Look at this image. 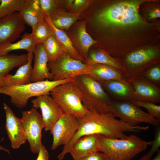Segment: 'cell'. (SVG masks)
Returning a JSON list of instances; mask_svg holds the SVG:
<instances>
[{
    "label": "cell",
    "instance_id": "74e56055",
    "mask_svg": "<svg viewBox=\"0 0 160 160\" xmlns=\"http://www.w3.org/2000/svg\"><path fill=\"white\" fill-rule=\"evenodd\" d=\"M160 16V10L159 9H156L149 13L148 17L149 19H153L159 17Z\"/></svg>",
    "mask_w": 160,
    "mask_h": 160
},
{
    "label": "cell",
    "instance_id": "e575fe53",
    "mask_svg": "<svg viewBox=\"0 0 160 160\" xmlns=\"http://www.w3.org/2000/svg\"><path fill=\"white\" fill-rule=\"evenodd\" d=\"M155 137L153 141H152V147L146 154L151 158L153 154L159 150L160 146V126L155 127Z\"/></svg>",
    "mask_w": 160,
    "mask_h": 160
},
{
    "label": "cell",
    "instance_id": "6da1fadb",
    "mask_svg": "<svg viewBox=\"0 0 160 160\" xmlns=\"http://www.w3.org/2000/svg\"><path fill=\"white\" fill-rule=\"evenodd\" d=\"M79 121L78 130L70 142L63 146L62 152L57 156L59 160H62L69 153L75 142L84 136L97 135L108 138L121 139L127 136L125 132H138L149 129L148 126H131L116 119L111 113L101 114L95 111H89L84 117L79 119Z\"/></svg>",
    "mask_w": 160,
    "mask_h": 160
},
{
    "label": "cell",
    "instance_id": "d590c367",
    "mask_svg": "<svg viewBox=\"0 0 160 160\" xmlns=\"http://www.w3.org/2000/svg\"><path fill=\"white\" fill-rule=\"evenodd\" d=\"M76 160H108L106 156L103 153L96 152Z\"/></svg>",
    "mask_w": 160,
    "mask_h": 160
},
{
    "label": "cell",
    "instance_id": "30bf717a",
    "mask_svg": "<svg viewBox=\"0 0 160 160\" xmlns=\"http://www.w3.org/2000/svg\"><path fill=\"white\" fill-rule=\"evenodd\" d=\"M32 152L38 153L42 144L41 132L44 125L41 115L34 108L24 111L20 119Z\"/></svg>",
    "mask_w": 160,
    "mask_h": 160
},
{
    "label": "cell",
    "instance_id": "5b68a950",
    "mask_svg": "<svg viewBox=\"0 0 160 160\" xmlns=\"http://www.w3.org/2000/svg\"><path fill=\"white\" fill-rule=\"evenodd\" d=\"M73 79L72 78L58 81L46 79L21 85L0 87V94L9 96L12 105L17 108H23L26 105L31 97L49 95L56 87Z\"/></svg>",
    "mask_w": 160,
    "mask_h": 160
},
{
    "label": "cell",
    "instance_id": "83f0119b",
    "mask_svg": "<svg viewBox=\"0 0 160 160\" xmlns=\"http://www.w3.org/2000/svg\"><path fill=\"white\" fill-rule=\"evenodd\" d=\"M47 55L49 62H54L65 52L59 41L53 34L48 37L42 43Z\"/></svg>",
    "mask_w": 160,
    "mask_h": 160
},
{
    "label": "cell",
    "instance_id": "f35d334b",
    "mask_svg": "<svg viewBox=\"0 0 160 160\" xmlns=\"http://www.w3.org/2000/svg\"><path fill=\"white\" fill-rule=\"evenodd\" d=\"M157 153L155 157L152 159L150 158L146 153L139 160H160V151L159 150L157 151Z\"/></svg>",
    "mask_w": 160,
    "mask_h": 160
},
{
    "label": "cell",
    "instance_id": "4fadbf2b",
    "mask_svg": "<svg viewBox=\"0 0 160 160\" xmlns=\"http://www.w3.org/2000/svg\"><path fill=\"white\" fill-rule=\"evenodd\" d=\"M25 24L19 12L0 18V45L16 40L25 30Z\"/></svg>",
    "mask_w": 160,
    "mask_h": 160
},
{
    "label": "cell",
    "instance_id": "277c9868",
    "mask_svg": "<svg viewBox=\"0 0 160 160\" xmlns=\"http://www.w3.org/2000/svg\"><path fill=\"white\" fill-rule=\"evenodd\" d=\"M145 1H122L105 8L96 15L100 24L105 26H126L142 23L139 6Z\"/></svg>",
    "mask_w": 160,
    "mask_h": 160
},
{
    "label": "cell",
    "instance_id": "f546056e",
    "mask_svg": "<svg viewBox=\"0 0 160 160\" xmlns=\"http://www.w3.org/2000/svg\"><path fill=\"white\" fill-rule=\"evenodd\" d=\"M25 0H1L0 19L16 12H19Z\"/></svg>",
    "mask_w": 160,
    "mask_h": 160
},
{
    "label": "cell",
    "instance_id": "7c38bea8",
    "mask_svg": "<svg viewBox=\"0 0 160 160\" xmlns=\"http://www.w3.org/2000/svg\"><path fill=\"white\" fill-rule=\"evenodd\" d=\"M33 108H40L41 112L45 131H50L53 124L63 112L57 102L49 95L37 97L31 100Z\"/></svg>",
    "mask_w": 160,
    "mask_h": 160
},
{
    "label": "cell",
    "instance_id": "2e32d148",
    "mask_svg": "<svg viewBox=\"0 0 160 160\" xmlns=\"http://www.w3.org/2000/svg\"><path fill=\"white\" fill-rule=\"evenodd\" d=\"M33 53L34 63L31 72V82L46 79L52 80V76L48 66V57L43 44H37Z\"/></svg>",
    "mask_w": 160,
    "mask_h": 160
},
{
    "label": "cell",
    "instance_id": "d6a6232c",
    "mask_svg": "<svg viewBox=\"0 0 160 160\" xmlns=\"http://www.w3.org/2000/svg\"><path fill=\"white\" fill-rule=\"evenodd\" d=\"M130 101L139 107H142L146 109L148 113L153 117L160 120V106L155 103L142 102L132 99Z\"/></svg>",
    "mask_w": 160,
    "mask_h": 160
},
{
    "label": "cell",
    "instance_id": "4dcf8cb0",
    "mask_svg": "<svg viewBox=\"0 0 160 160\" xmlns=\"http://www.w3.org/2000/svg\"><path fill=\"white\" fill-rule=\"evenodd\" d=\"M147 69L141 76L153 84L160 87V66L154 64Z\"/></svg>",
    "mask_w": 160,
    "mask_h": 160
},
{
    "label": "cell",
    "instance_id": "5bb4252c",
    "mask_svg": "<svg viewBox=\"0 0 160 160\" xmlns=\"http://www.w3.org/2000/svg\"><path fill=\"white\" fill-rule=\"evenodd\" d=\"M4 107L6 115L5 128L11 144V147L18 148L26 143V140L24 127L20 119L17 117L5 103Z\"/></svg>",
    "mask_w": 160,
    "mask_h": 160
},
{
    "label": "cell",
    "instance_id": "7402d4cb",
    "mask_svg": "<svg viewBox=\"0 0 160 160\" xmlns=\"http://www.w3.org/2000/svg\"><path fill=\"white\" fill-rule=\"evenodd\" d=\"M73 36V44H75V48L84 60L90 47L97 42L87 32L85 21L79 23Z\"/></svg>",
    "mask_w": 160,
    "mask_h": 160
},
{
    "label": "cell",
    "instance_id": "e0dca14e",
    "mask_svg": "<svg viewBox=\"0 0 160 160\" xmlns=\"http://www.w3.org/2000/svg\"><path fill=\"white\" fill-rule=\"evenodd\" d=\"M99 82L110 97L116 101H130L133 98L134 89L129 82L117 80Z\"/></svg>",
    "mask_w": 160,
    "mask_h": 160
},
{
    "label": "cell",
    "instance_id": "603a6c76",
    "mask_svg": "<svg viewBox=\"0 0 160 160\" xmlns=\"http://www.w3.org/2000/svg\"><path fill=\"white\" fill-rule=\"evenodd\" d=\"M44 19L49 25L53 35L57 40L64 52L73 59L84 61V58L76 49L70 38L63 31L57 28L54 25L49 16H45Z\"/></svg>",
    "mask_w": 160,
    "mask_h": 160
},
{
    "label": "cell",
    "instance_id": "d4e9b609",
    "mask_svg": "<svg viewBox=\"0 0 160 160\" xmlns=\"http://www.w3.org/2000/svg\"><path fill=\"white\" fill-rule=\"evenodd\" d=\"M28 58V54L0 55V87L3 86L4 79L9 72L26 63Z\"/></svg>",
    "mask_w": 160,
    "mask_h": 160
},
{
    "label": "cell",
    "instance_id": "f1b7e54d",
    "mask_svg": "<svg viewBox=\"0 0 160 160\" xmlns=\"http://www.w3.org/2000/svg\"><path fill=\"white\" fill-rule=\"evenodd\" d=\"M31 34L33 40L38 44L43 43L48 37L53 33L49 25L44 19L39 23L32 30Z\"/></svg>",
    "mask_w": 160,
    "mask_h": 160
},
{
    "label": "cell",
    "instance_id": "ba28073f",
    "mask_svg": "<svg viewBox=\"0 0 160 160\" xmlns=\"http://www.w3.org/2000/svg\"><path fill=\"white\" fill-rule=\"evenodd\" d=\"M110 113L115 117L132 126L144 122L155 127L160 126V120L152 117L140 107L130 101L113 100L110 106Z\"/></svg>",
    "mask_w": 160,
    "mask_h": 160
},
{
    "label": "cell",
    "instance_id": "60d3db41",
    "mask_svg": "<svg viewBox=\"0 0 160 160\" xmlns=\"http://www.w3.org/2000/svg\"><path fill=\"white\" fill-rule=\"evenodd\" d=\"M1 0H0V3L1 2Z\"/></svg>",
    "mask_w": 160,
    "mask_h": 160
},
{
    "label": "cell",
    "instance_id": "7a4b0ae2",
    "mask_svg": "<svg viewBox=\"0 0 160 160\" xmlns=\"http://www.w3.org/2000/svg\"><path fill=\"white\" fill-rule=\"evenodd\" d=\"M152 144L139 137L130 135L121 139L98 135V151L105 154L108 160H130L145 151Z\"/></svg>",
    "mask_w": 160,
    "mask_h": 160
},
{
    "label": "cell",
    "instance_id": "484cf974",
    "mask_svg": "<svg viewBox=\"0 0 160 160\" xmlns=\"http://www.w3.org/2000/svg\"><path fill=\"white\" fill-rule=\"evenodd\" d=\"M21 39L15 43H9L0 45V55L8 54L9 52L17 50L23 49L28 53H33L36 43L32 38L31 33H25Z\"/></svg>",
    "mask_w": 160,
    "mask_h": 160
},
{
    "label": "cell",
    "instance_id": "9a60e30c",
    "mask_svg": "<svg viewBox=\"0 0 160 160\" xmlns=\"http://www.w3.org/2000/svg\"><path fill=\"white\" fill-rule=\"evenodd\" d=\"M129 83L134 89L133 99L155 104L160 102V87L142 76Z\"/></svg>",
    "mask_w": 160,
    "mask_h": 160
},
{
    "label": "cell",
    "instance_id": "3957f363",
    "mask_svg": "<svg viewBox=\"0 0 160 160\" xmlns=\"http://www.w3.org/2000/svg\"><path fill=\"white\" fill-rule=\"evenodd\" d=\"M73 81L81 92L83 105L88 111L111 113L110 106L113 100L99 82L88 74L77 76Z\"/></svg>",
    "mask_w": 160,
    "mask_h": 160
},
{
    "label": "cell",
    "instance_id": "ab89813d",
    "mask_svg": "<svg viewBox=\"0 0 160 160\" xmlns=\"http://www.w3.org/2000/svg\"><path fill=\"white\" fill-rule=\"evenodd\" d=\"M3 139H4L3 138L1 139V140L0 141V143L3 140ZM1 150L4 151L9 154L10 153V151L8 149L4 148L3 146H1L0 145V150Z\"/></svg>",
    "mask_w": 160,
    "mask_h": 160
},
{
    "label": "cell",
    "instance_id": "1f68e13d",
    "mask_svg": "<svg viewBox=\"0 0 160 160\" xmlns=\"http://www.w3.org/2000/svg\"><path fill=\"white\" fill-rule=\"evenodd\" d=\"M41 9L45 16H50L60 8V1L56 0H39Z\"/></svg>",
    "mask_w": 160,
    "mask_h": 160
},
{
    "label": "cell",
    "instance_id": "4316f807",
    "mask_svg": "<svg viewBox=\"0 0 160 160\" xmlns=\"http://www.w3.org/2000/svg\"><path fill=\"white\" fill-rule=\"evenodd\" d=\"M80 14L67 12L60 8L49 17L54 25L63 31L68 29L78 19Z\"/></svg>",
    "mask_w": 160,
    "mask_h": 160
},
{
    "label": "cell",
    "instance_id": "836d02e7",
    "mask_svg": "<svg viewBox=\"0 0 160 160\" xmlns=\"http://www.w3.org/2000/svg\"><path fill=\"white\" fill-rule=\"evenodd\" d=\"M91 1L87 0H68L67 4L68 8L73 11V13H80L91 4Z\"/></svg>",
    "mask_w": 160,
    "mask_h": 160
},
{
    "label": "cell",
    "instance_id": "ac0fdd59",
    "mask_svg": "<svg viewBox=\"0 0 160 160\" xmlns=\"http://www.w3.org/2000/svg\"><path fill=\"white\" fill-rule=\"evenodd\" d=\"M98 135H92L84 136L75 142L71 146L69 152L74 160L98 151L97 144Z\"/></svg>",
    "mask_w": 160,
    "mask_h": 160
},
{
    "label": "cell",
    "instance_id": "8d00e7d4",
    "mask_svg": "<svg viewBox=\"0 0 160 160\" xmlns=\"http://www.w3.org/2000/svg\"><path fill=\"white\" fill-rule=\"evenodd\" d=\"M38 153L36 160H49L48 152L43 144L41 145Z\"/></svg>",
    "mask_w": 160,
    "mask_h": 160
},
{
    "label": "cell",
    "instance_id": "cb8c5ba5",
    "mask_svg": "<svg viewBox=\"0 0 160 160\" xmlns=\"http://www.w3.org/2000/svg\"><path fill=\"white\" fill-rule=\"evenodd\" d=\"M84 63L88 65L100 64L111 66L123 72L125 68L123 62L119 59L115 58L105 51L98 50L89 52L84 60Z\"/></svg>",
    "mask_w": 160,
    "mask_h": 160
},
{
    "label": "cell",
    "instance_id": "ffe728a7",
    "mask_svg": "<svg viewBox=\"0 0 160 160\" xmlns=\"http://www.w3.org/2000/svg\"><path fill=\"white\" fill-rule=\"evenodd\" d=\"M88 75L98 82L112 80L127 81L123 71L106 65L97 64L89 65Z\"/></svg>",
    "mask_w": 160,
    "mask_h": 160
},
{
    "label": "cell",
    "instance_id": "44dd1931",
    "mask_svg": "<svg viewBox=\"0 0 160 160\" xmlns=\"http://www.w3.org/2000/svg\"><path fill=\"white\" fill-rule=\"evenodd\" d=\"M20 16L25 23L33 29L45 16L40 7L39 0H25L20 11Z\"/></svg>",
    "mask_w": 160,
    "mask_h": 160
},
{
    "label": "cell",
    "instance_id": "d6986e66",
    "mask_svg": "<svg viewBox=\"0 0 160 160\" xmlns=\"http://www.w3.org/2000/svg\"><path fill=\"white\" fill-rule=\"evenodd\" d=\"M27 62L21 66L13 75L9 74L3 79L2 87H9L24 85L31 82L32 66L34 55L33 53H28Z\"/></svg>",
    "mask_w": 160,
    "mask_h": 160
},
{
    "label": "cell",
    "instance_id": "8992f818",
    "mask_svg": "<svg viewBox=\"0 0 160 160\" xmlns=\"http://www.w3.org/2000/svg\"><path fill=\"white\" fill-rule=\"evenodd\" d=\"M50 94L63 113L79 119L84 117L89 111L83 105L81 92L73 79L56 87Z\"/></svg>",
    "mask_w": 160,
    "mask_h": 160
},
{
    "label": "cell",
    "instance_id": "9c48e42d",
    "mask_svg": "<svg viewBox=\"0 0 160 160\" xmlns=\"http://www.w3.org/2000/svg\"><path fill=\"white\" fill-rule=\"evenodd\" d=\"M48 66L54 81L73 78L89 73V65L82 61L72 58L65 52L54 62L48 63Z\"/></svg>",
    "mask_w": 160,
    "mask_h": 160
},
{
    "label": "cell",
    "instance_id": "52a82bcc",
    "mask_svg": "<svg viewBox=\"0 0 160 160\" xmlns=\"http://www.w3.org/2000/svg\"><path fill=\"white\" fill-rule=\"evenodd\" d=\"M159 50L151 48L138 49L128 53L123 63L126 80L129 82L141 77L147 69L159 62Z\"/></svg>",
    "mask_w": 160,
    "mask_h": 160
},
{
    "label": "cell",
    "instance_id": "8fae6325",
    "mask_svg": "<svg viewBox=\"0 0 160 160\" xmlns=\"http://www.w3.org/2000/svg\"><path fill=\"white\" fill-rule=\"evenodd\" d=\"M79 125V119L63 113L50 130L53 138L51 149L55 150L60 145L68 144L77 132Z\"/></svg>",
    "mask_w": 160,
    "mask_h": 160
}]
</instances>
